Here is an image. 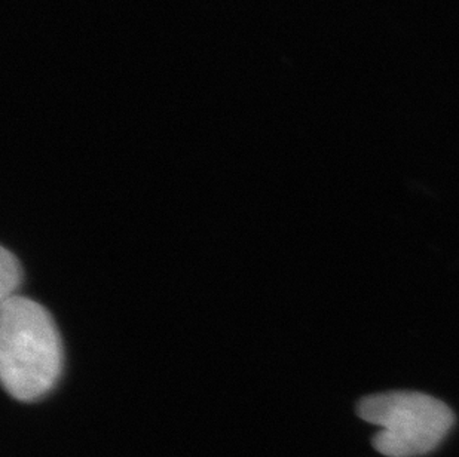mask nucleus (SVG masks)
Returning a JSON list of instances; mask_svg holds the SVG:
<instances>
[{
	"label": "nucleus",
	"mask_w": 459,
	"mask_h": 457,
	"mask_svg": "<svg viewBox=\"0 0 459 457\" xmlns=\"http://www.w3.org/2000/svg\"><path fill=\"white\" fill-rule=\"evenodd\" d=\"M22 268L17 257L6 250H0V302L17 296L22 282Z\"/></svg>",
	"instance_id": "7ed1b4c3"
},
{
	"label": "nucleus",
	"mask_w": 459,
	"mask_h": 457,
	"mask_svg": "<svg viewBox=\"0 0 459 457\" xmlns=\"http://www.w3.org/2000/svg\"><path fill=\"white\" fill-rule=\"evenodd\" d=\"M65 366L60 332L40 303L13 296L0 302V379L18 401L35 402L56 388Z\"/></svg>",
	"instance_id": "f257e3e1"
},
{
	"label": "nucleus",
	"mask_w": 459,
	"mask_h": 457,
	"mask_svg": "<svg viewBox=\"0 0 459 457\" xmlns=\"http://www.w3.org/2000/svg\"><path fill=\"white\" fill-rule=\"evenodd\" d=\"M357 413L381 427L373 447L386 457L424 456L437 449L455 414L437 398L415 391H391L359 400Z\"/></svg>",
	"instance_id": "f03ea898"
}]
</instances>
